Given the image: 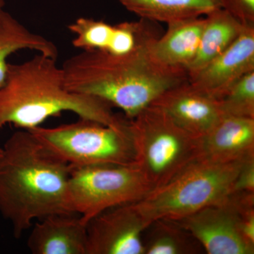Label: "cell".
<instances>
[{"label":"cell","mask_w":254,"mask_h":254,"mask_svg":"<svg viewBox=\"0 0 254 254\" xmlns=\"http://www.w3.org/2000/svg\"><path fill=\"white\" fill-rule=\"evenodd\" d=\"M71 170L29 130L16 131L6 140L0 155V214L15 238L36 220L75 213L68 195Z\"/></svg>","instance_id":"1"},{"label":"cell","mask_w":254,"mask_h":254,"mask_svg":"<svg viewBox=\"0 0 254 254\" xmlns=\"http://www.w3.org/2000/svg\"><path fill=\"white\" fill-rule=\"evenodd\" d=\"M158 37L152 33L127 54L82 50L61 66L65 88L104 100L131 120L163 92L188 79L185 70L164 66L152 56L150 46Z\"/></svg>","instance_id":"2"},{"label":"cell","mask_w":254,"mask_h":254,"mask_svg":"<svg viewBox=\"0 0 254 254\" xmlns=\"http://www.w3.org/2000/svg\"><path fill=\"white\" fill-rule=\"evenodd\" d=\"M112 108L96 97L68 91L57 59L38 53L24 63L8 64L6 79L0 87V131L6 124L31 129L63 112L109 126H126L128 120Z\"/></svg>","instance_id":"3"},{"label":"cell","mask_w":254,"mask_h":254,"mask_svg":"<svg viewBox=\"0 0 254 254\" xmlns=\"http://www.w3.org/2000/svg\"><path fill=\"white\" fill-rule=\"evenodd\" d=\"M245 161L217 163L197 159L168 183L153 189L134 203L135 207L148 227L159 220L178 221L226 199L233 193Z\"/></svg>","instance_id":"4"},{"label":"cell","mask_w":254,"mask_h":254,"mask_svg":"<svg viewBox=\"0 0 254 254\" xmlns=\"http://www.w3.org/2000/svg\"><path fill=\"white\" fill-rule=\"evenodd\" d=\"M128 120L134 163L153 189L168 183L202 154V137L150 105Z\"/></svg>","instance_id":"5"},{"label":"cell","mask_w":254,"mask_h":254,"mask_svg":"<svg viewBox=\"0 0 254 254\" xmlns=\"http://www.w3.org/2000/svg\"><path fill=\"white\" fill-rule=\"evenodd\" d=\"M28 130L72 168L134 163L128 120L126 126L115 127L79 118L76 123Z\"/></svg>","instance_id":"6"},{"label":"cell","mask_w":254,"mask_h":254,"mask_svg":"<svg viewBox=\"0 0 254 254\" xmlns=\"http://www.w3.org/2000/svg\"><path fill=\"white\" fill-rule=\"evenodd\" d=\"M153 190L134 163L72 168L68 181L71 208L85 224L108 209L139 201Z\"/></svg>","instance_id":"7"},{"label":"cell","mask_w":254,"mask_h":254,"mask_svg":"<svg viewBox=\"0 0 254 254\" xmlns=\"http://www.w3.org/2000/svg\"><path fill=\"white\" fill-rule=\"evenodd\" d=\"M240 192L176 221L208 254H254L241 228Z\"/></svg>","instance_id":"8"},{"label":"cell","mask_w":254,"mask_h":254,"mask_svg":"<svg viewBox=\"0 0 254 254\" xmlns=\"http://www.w3.org/2000/svg\"><path fill=\"white\" fill-rule=\"evenodd\" d=\"M148 227L134 203L108 209L86 223V254H144Z\"/></svg>","instance_id":"9"},{"label":"cell","mask_w":254,"mask_h":254,"mask_svg":"<svg viewBox=\"0 0 254 254\" xmlns=\"http://www.w3.org/2000/svg\"><path fill=\"white\" fill-rule=\"evenodd\" d=\"M254 71V26H246L231 46L188 76L198 91L220 100L235 82Z\"/></svg>","instance_id":"10"},{"label":"cell","mask_w":254,"mask_h":254,"mask_svg":"<svg viewBox=\"0 0 254 254\" xmlns=\"http://www.w3.org/2000/svg\"><path fill=\"white\" fill-rule=\"evenodd\" d=\"M151 105L161 108L185 129L200 137L224 116L220 101L198 91L188 79L163 92Z\"/></svg>","instance_id":"11"},{"label":"cell","mask_w":254,"mask_h":254,"mask_svg":"<svg viewBox=\"0 0 254 254\" xmlns=\"http://www.w3.org/2000/svg\"><path fill=\"white\" fill-rule=\"evenodd\" d=\"M77 215L55 214L33 224L28 250L33 254H86V224Z\"/></svg>","instance_id":"12"},{"label":"cell","mask_w":254,"mask_h":254,"mask_svg":"<svg viewBox=\"0 0 254 254\" xmlns=\"http://www.w3.org/2000/svg\"><path fill=\"white\" fill-rule=\"evenodd\" d=\"M217 163L254 158V119L224 115L202 137V154Z\"/></svg>","instance_id":"13"},{"label":"cell","mask_w":254,"mask_h":254,"mask_svg":"<svg viewBox=\"0 0 254 254\" xmlns=\"http://www.w3.org/2000/svg\"><path fill=\"white\" fill-rule=\"evenodd\" d=\"M205 22L204 16L168 23L166 32L150 45L152 56L164 66L187 71L196 55Z\"/></svg>","instance_id":"14"},{"label":"cell","mask_w":254,"mask_h":254,"mask_svg":"<svg viewBox=\"0 0 254 254\" xmlns=\"http://www.w3.org/2000/svg\"><path fill=\"white\" fill-rule=\"evenodd\" d=\"M205 18L199 46L194 59L187 69L188 76L199 71L231 46L246 27L222 8L205 15Z\"/></svg>","instance_id":"15"},{"label":"cell","mask_w":254,"mask_h":254,"mask_svg":"<svg viewBox=\"0 0 254 254\" xmlns=\"http://www.w3.org/2000/svg\"><path fill=\"white\" fill-rule=\"evenodd\" d=\"M130 12L151 22L201 17L222 8L220 0H119Z\"/></svg>","instance_id":"16"},{"label":"cell","mask_w":254,"mask_h":254,"mask_svg":"<svg viewBox=\"0 0 254 254\" xmlns=\"http://www.w3.org/2000/svg\"><path fill=\"white\" fill-rule=\"evenodd\" d=\"M21 50H31L57 59L59 54L54 43L33 33L4 9L0 11V87L7 73L8 58Z\"/></svg>","instance_id":"17"},{"label":"cell","mask_w":254,"mask_h":254,"mask_svg":"<svg viewBox=\"0 0 254 254\" xmlns=\"http://www.w3.org/2000/svg\"><path fill=\"white\" fill-rule=\"evenodd\" d=\"M150 237L144 245V254H187L195 252L193 238L176 221L159 220L149 225Z\"/></svg>","instance_id":"18"},{"label":"cell","mask_w":254,"mask_h":254,"mask_svg":"<svg viewBox=\"0 0 254 254\" xmlns=\"http://www.w3.org/2000/svg\"><path fill=\"white\" fill-rule=\"evenodd\" d=\"M74 35V48L82 50H102L108 52L115 33V25L93 18H78L68 26Z\"/></svg>","instance_id":"19"},{"label":"cell","mask_w":254,"mask_h":254,"mask_svg":"<svg viewBox=\"0 0 254 254\" xmlns=\"http://www.w3.org/2000/svg\"><path fill=\"white\" fill-rule=\"evenodd\" d=\"M219 101L224 115L254 119V71L235 82Z\"/></svg>","instance_id":"20"},{"label":"cell","mask_w":254,"mask_h":254,"mask_svg":"<svg viewBox=\"0 0 254 254\" xmlns=\"http://www.w3.org/2000/svg\"><path fill=\"white\" fill-rule=\"evenodd\" d=\"M222 8L245 26H254V0H220Z\"/></svg>","instance_id":"21"},{"label":"cell","mask_w":254,"mask_h":254,"mask_svg":"<svg viewBox=\"0 0 254 254\" xmlns=\"http://www.w3.org/2000/svg\"><path fill=\"white\" fill-rule=\"evenodd\" d=\"M233 192L254 193V158L245 160L234 185Z\"/></svg>","instance_id":"22"},{"label":"cell","mask_w":254,"mask_h":254,"mask_svg":"<svg viewBox=\"0 0 254 254\" xmlns=\"http://www.w3.org/2000/svg\"><path fill=\"white\" fill-rule=\"evenodd\" d=\"M4 0H0V11L4 9Z\"/></svg>","instance_id":"23"},{"label":"cell","mask_w":254,"mask_h":254,"mask_svg":"<svg viewBox=\"0 0 254 254\" xmlns=\"http://www.w3.org/2000/svg\"><path fill=\"white\" fill-rule=\"evenodd\" d=\"M1 147L0 146V155H1Z\"/></svg>","instance_id":"24"}]
</instances>
